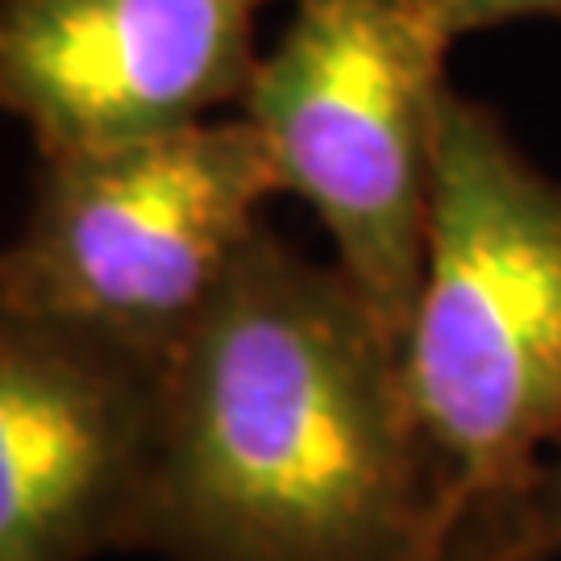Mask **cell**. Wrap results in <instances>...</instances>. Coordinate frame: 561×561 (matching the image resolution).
Here are the masks:
<instances>
[{
    "instance_id": "8992f818",
    "label": "cell",
    "mask_w": 561,
    "mask_h": 561,
    "mask_svg": "<svg viewBox=\"0 0 561 561\" xmlns=\"http://www.w3.org/2000/svg\"><path fill=\"white\" fill-rule=\"evenodd\" d=\"M162 370L0 304V561L141 545Z\"/></svg>"
},
{
    "instance_id": "277c9868",
    "label": "cell",
    "mask_w": 561,
    "mask_h": 561,
    "mask_svg": "<svg viewBox=\"0 0 561 561\" xmlns=\"http://www.w3.org/2000/svg\"><path fill=\"white\" fill-rule=\"evenodd\" d=\"M449 34L433 0H291L241 117L403 345L428 238Z\"/></svg>"
},
{
    "instance_id": "6da1fadb",
    "label": "cell",
    "mask_w": 561,
    "mask_h": 561,
    "mask_svg": "<svg viewBox=\"0 0 561 561\" xmlns=\"http://www.w3.org/2000/svg\"><path fill=\"white\" fill-rule=\"evenodd\" d=\"M141 545L175 561H449L403 345L262 229L159 382Z\"/></svg>"
},
{
    "instance_id": "7a4b0ae2",
    "label": "cell",
    "mask_w": 561,
    "mask_h": 561,
    "mask_svg": "<svg viewBox=\"0 0 561 561\" xmlns=\"http://www.w3.org/2000/svg\"><path fill=\"white\" fill-rule=\"evenodd\" d=\"M403 382L461 561L561 445V180L458 88L437 121Z\"/></svg>"
},
{
    "instance_id": "3957f363",
    "label": "cell",
    "mask_w": 561,
    "mask_h": 561,
    "mask_svg": "<svg viewBox=\"0 0 561 561\" xmlns=\"http://www.w3.org/2000/svg\"><path fill=\"white\" fill-rule=\"evenodd\" d=\"M279 192L245 117L46 159L30 221L0 250V304L162 370Z\"/></svg>"
},
{
    "instance_id": "52a82bcc",
    "label": "cell",
    "mask_w": 561,
    "mask_h": 561,
    "mask_svg": "<svg viewBox=\"0 0 561 561\" xmlns=\"http://www.w3.org/2000/svg\"><path fill=\"white\" fill-rule=\"evenodd\" d=\"M461 561H561V445L495 528H486Z\"/></svg>"
},
{
    "instance_id": "ba28073f",
    "label": "cell",
    "mask_w": 561,
    "mask_h": 561,
    "mask_svg": "<svg viewBox=\"0 0 561 561\" xmlns=\"http://www.w3.org/2000/svg\"><path fill=\"white\" fill-rule=\"evenodd\" d=\"M433 9L449 42L482 34V30H500L512 21H561V0H433Z\"/></svg>"
},
{
    "instance_id": "5b68a950",
    "label": "cell",
    "mask_w": 561,
    "mask_h": 561,
    "mask_svg": "<svg viewBox=\"0 0 561 561\" xmlns=\"http://www.w3.org/2000/svg\"><path fill=\"white\" fill-rule=\"evenodd\" d=\"M275 0H0V108L42 159L217 117L254 80Z\"/></svg>"
}]
</instances>
